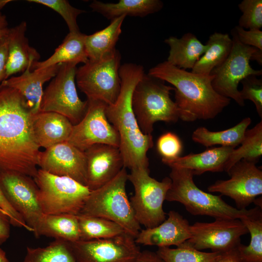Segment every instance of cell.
<instances>
[{
    "mask_svg": "<svg viewBox=\"0 0 262 262\" xmlns=\"http://www.w3.org/2000/svg\"><path fill=\"white\" fill-rule=\"evenodd\" d=\"M147 74L173 86L180 119L184 121L213 119L230 102L213 88L211 74H196L166 61L150 68Z\"/></svg>",
    "mask_w": 262,
    "mask_h": 262,
    "instance_id": "obj_3",
    "label": "cell"
},
{
    "mask_svg": "<svg viewBox=\"0 0 262 262\" xmlns=\"http://www.w3.org/2000/svg\"><path fill=\"white\" fill-rule=\"evenodd\" d=\"M171 184L166 200L180 203L193 215H207L215 219H240L245 213L246 209L234 208L220 196L206 193L198 188L191 170L179 167H171Z\"/></svg>",
    "mask_w": 262,
    "mask_h": 262,
    "instance_id": "obj_5",
    "label": "cell"
},
{
    "mask_svg": "<svg viewBox=\"0 0 262 262\" xmlns=\"http://www.w3.org/2000/svg\"><path fill=\"white\" fill-rule=\"evenodd\" d=\"M234 149L232 147H220L206 150L197 154L190 153L183 157L171 159L162 158V162L171 167L191 170L194 175L206 172L224 171L228 158Z\"/></svg>",
    "mask_w": 262,
    "mask_h": 262,
    "instance_id": "obj_23",
    "label": "cell"
},
{
    "mask_svg": "<svg viewBox=\"0 0 262 262\" xmlns=\"http://www.w3.org/2000/svg\"><path fill=\"white\" fill-rule=\"evenodd\" d=\"M128 180L134 188L130 201L139 224L148 229L164 221L166 213L163 203L171 186L170 178L165 177L158 181L150 176L148 168H137L131 170Z\"/></svg>",
    "mask_w": 262,
    "mask_h": 262,
    "instance_id": "obj_8",
    "label": "cell"
},
{
    "mask_svg": "<svg viewBox=\"0 0 262 262\" xmlns=\"http://www.w3.org/2000/svg\"><path fill=\"white\" fill-rule=\"evenodd\" d=\"M0 184L10 204L34 233L44 214L38 202V188L33 178L0 171Z\"/></svg>",
    "mask_w": 262,
    "mask_h": 262,
    "instance_id": "obj_15",
    "label": "cell"
},
{
    "mask_svg": "<svg viewBox=\"0 0 262 262\" xmlns=\"http://www.w3.org/2000/svg\"><path fill=\"white\" fill-rule=\"evenodd\" d=\"M233 46L226 60L213 69L210 74L213 76L212 84L220 95L233 99L239 105L244 106L245 101L241 97L238 84L249 75L261 76L262 70L253 69L250 65L252 54L257 49L242 44L234 30L231 32Z\"/></svg>",
    "mask_w": 262,
    "mask_h": 262,
    "instance_id": "obj_11",
    "label": "cell"
},
{
    "mask_svg": "<svg viewBox=\"0 0 262 262\" xmlns=\"http://www.w3.org/2000/svg\"><path fill=\"white\" fill-rule=\"evenodd\" d=\"M250 60L256 61L260 65H262V50L257 49L251 55Z\"/></svg>",
    "mask_w": 262,
    "mask_h": 262,
    "instance_id": "obj_47",
    "label": "cell"
},
{
    "mask_svg": "<svg viewBox=\"0 0 262 262\" xmlns=\"http://www.w3.org/2000/svg\"><path fill=\"white\" fill-rule=\"evenodd\" d=\"M0 262H10L5 252L0 248Z\"/></svg>",
    "mask_w": 262,
    "mask_h": 262,
    "instance_id": "obj_48",
    "label": "cell"
},
{
    "mask_svg": "<svg viewBox=\"0 0 262 262\" xmlns=\"http://www.w3.org/2000/svg\"><path fill=\"white\" fill-rule=\"evenodd\" d=\"M121 56L115 49L101 59L88 61L77 68L75 79L79 88L87 99L114 104L120 93L119 68Z\"/></svg>",
    "mask_w": 262,
    "mask_h": 262,
    "instance_id": "obj_9",
    "label": "cell"
},
{
    "mask_svg": "<svg viewBox=\"0 0 262 262\" xmlns=\"http://www.w3.org/2000/svg\"><path fill=\"white\" fill-rule=\"evenodd\" d=\"M30 2H33L48 7L57 13L63 18L66 22L69 32H79L77 24V17L85 11L76 8L70 5L66 0H28Z\"/></svg>",
    "mask_w": 262,
    "mask_h": 262,
    "instance_id": "obj_36",
    "label": "cell"
},
{
    "mask_svg": "<svg viewBox=\"0 0 262 262\" xmlns=\"http://www.w3.org/2000/svg\"><path fill=\"white\" fill-rule=\"evenodd\" d=\"M233 30L242 44L262 50V31L260 29L246 30L237 25Z\"/></svg>",
    "mask_w": 262,
    "mask_h": 262,
    "instance_id": "obj_40",
    "label": "cell"
},
{
    "mask_svg": "<svg viewBox=\"0 0 262 262\" xmlns=\"http://www.w3.org/2000/svg\"><path fill=\"white\" fill-rule=\"evenodd\" d=\"M190 229L191 237L187 241L195 248L221 253L236 248L241 243V237L248 232L238 219L197 222L190 225Z\"/></svg>",
    "mask_w": 262,
    "mask_h": 262,
    "instance_id": "obj_16",
    "label": "cell"
},
{
    "mask_svg": "<svg viewBox=\"0 0 262 262\" xmlns=\"http://www.w3.org/2000/svg\"><path fill=\"white\" fill-rule=\"evenodd\" d=\"M13 1L11 0H0V10L2 9L7 4Z\"/></svg>",
    "mask_w": 262,
    "mask_h": 262,
    "instance_id": "obj_49",
    "label": "cell"
},
{
    "mask_svg": "<svg viewBox=\"0 0 262 262\" xmlns=\"http://www.w3.org/2000/svg\"><path fill=\"white\" fill-rule=\"evenodd\" d=\"M119 73L120 93L114 104L107 105L106 116L119 135L124 167L148 169L147 152L153 146V137L141 131L132 107L133 92L145 73L144 69L140 65L125 63L121 65Z\"/></svg>",
    "mask_w": 262,
    "mask_h": 262,
    "instance_id": "obj_2",
    "label": "cell"
},
{
    "mask_svg": "<svg viewBox=\"0 0 262 262\" xmlns=\"http://www.w3.org/2000/svg\"><path fill=\"white\" fill-rule=\"evenodd\" d=\"M86 34L81 33H70L67 34L62 43L56 48L48 59L34 62L31 70L41 69L63 63L77 65L86 63L89 59L86 53L84 39Z\"/></svg>",
    "mask_w": 262,
    "mask_h": 262,
    "instance_id": "obj_26",
    "label": "cell"
},
{
    "mask_svg": "<svg viewBox=\"0 0 262 262\" xmlns=\"http://www.w3.org/2000/svg\"><path fill=\"white\" fill-rule=\"evenodd\" d=\"M11 225L8 217L0 209V245L5 243L10 237Z\"/></svg>",
    "mask_w": 262,
    "mask_h": 262,
    "instance_id": "obj_43",
    "label": "cell"
},
{
    "mask_svg": "<svg viewBox=\"0 0 262 262\" xmlns=\"http://www.w3.org/2000/svg\"><path fill=\"white\" fill-rule=\"evenodd\" d=\"M33 234L36 238L44 236L67 242L79 241L80 237L77 216L44 214Z\"/></svg>",
    "mask_w": 262,
    "mask_h": 262,
    "instance_id": "obj_27",
    "label": "cell"
},
{
    "mask_svg": "<svg viewBox=\"0 0 262 262\" xmlns=\"http://www.w3.org/2000/svg\"><path fill=\"white\" fill-rule=\"evenodd\" d=\"M128 173L123 167L118 174L99 188L91 191L79 214L102 217L120 225L135 238L141 230L126 191Z\"/></svg>",
    "mask_w": 262,
    "mask_h": 262,
    "instance_id": "obj_4",
    "label": "cell"
},
{
    "mask_svg": "<svg viewBox=\"0 0 262 262\" xmlns=\"http://www.w3.org/2000/svg\"><path fill=\"white\" fill-rule=\"evenodd\" d=\"M126 16L111 20L105 28L90 35H86L84 44L89 60H99L116 49L115 46L122 33V25Z\"/></svg>",
    "mask_w": 262,
    "mask_h": 262,
    "instance_id": "obj_28",
    "label": "cell"
},
{
    "mask_svg": "<svg viewBox=\"0 0 262 262\" xmlns=\"http://www.w3.org/2000/svg\"><path fill=\"white\" fill-rule=\"evenodd\" d=\"M77 216L80 240L108 239L126 233L120 225L111 220L94 216Z\"/></svg>",
    "mask_w": 262,
    "mask_h": 262,
    "instance_id": "obj_33",
    "label": "cell"
},
{
    "mask_svg": "<svg viewBox=\"0 0 262 262\" xmlns=\"http://www.w3.org/2000/svg\"><path fill=\"white\" fill-rule=\"evenodd\" d=\"M26 29V22L23 21L9 30L8 58L3 81L15 74L23 72L40 58L37 50L29 45L25 36Z\"/></svg>",
    "mask_w": 262,
    "mask_h": 262,
    "instance_id": "obj_22",
    "label": "cell"
},
{
    "mask_svg": "<svg viewBox=\"0 0 262 262\" xmlns=\"http://www.w3.org/2000/svg\"><path fill=\"white\" fill-rule=\"evenodd\" d=\"M135 262H164L156 252L141 251Z\"/></svg>",
    "mask_w": 262,
    "mask_h": 262,
    "instance_id": "obj_44",
    "label": "cell"
},
{
    "mask_svg": "<svg viewBox=\"0 0 262 262\" xmlns=\"http://www.w3.org/2000/svg\"><path fill=\"white\" fill-rule=\"evenodd\" d=\"M21 262H76L67 242L55 240L44 247H27Z\"/></svg>",
    "mask_w": 262,
    "mask_h": 262,
    "instance_id": "obj_35",
    "label": "cell"
},
{
    "mask_svg": "<svg viewBox=\"0 0 262 262\" xmlns=\"http://www.w3.org/2000/svg\"><path fill=\"white\" fill-rule=\"evenodd\" d=\"M0 209L8 217L11 225L23 228L32 232V229L26 224L20 215L13 208L6 198L0 184Z\"/></svg>",
    "mask_w": 262,
    "mask_h": 262,
    "instance_id": "obj_41",
    "label": "cell"
},
{
    "mask_svg": "<svg viewBox=\"0 0 262 262\" xmlns=\"http://www.w3.org/2000/svg\"><path fill=\"white\" fill-rule=\"evenodd\" d=\"M240 145L230 153L225 167L226 172L242 160L255 164L259 161L262 155V120L252 129L246 131Z\"/></svg>",
    "mask_w": 262,
    "mask_h": 262,
    "instance_id": "obj_32",
    "label": "cell"
},
{
    "mask_svg": "<svg viewBox=\"0 0 262 262\" xmlns=\"http://www.w3.org/2000/svg\"><path fill=\"white\" fill-rule=\"evenodd\" d=\"M242 89L240 91L243 100H249L254 104L256 111L262 118V80L255 75H249L241 82Z\"/></svg>",
    "mask_w": 262,
    "mask_h": 262,
    "instance_id": "obj_38",
    "label": "cell"
},
{
    "mask_svg": "<svg viewBox=\"0 0 262 262\" xmlns=\"http://www.w3.org/2000/svg\"><path fill=\"white\" fill-rule=\"evenodd\" d=\"M206 44L207 49L191 70L193 73L210 75L227 58L231 52L233 41L228 33L215 32L209 36Z\"/></svg>",
    "mask_w": 262,
    "mask_h": 262,
    "instance_id": "obj_29",
    "label": "cell"
},
{
    "mask_svg": "<svg viewBox=\"0 0 262 262\" xmlns=\"http://www.w3.org/2000/svg\"><path fill=\"white\" fill-rule=\"evenodd\" d=\"M156 252L164 262H214L222 253L202 252L187 241L175 248L159 247Z\"/></svg>",
    "mask_w": 262,
    "mask_h": 262,
    "instance_id": "obj_34",
    "label": "cell"
},
{
    "mask_svg": "<svg viewBox=\"0 0 262 262\" xmlns=\"http://www.w3.org/2000/svg\"><path fill=\"white\" fill-rule=\"evenodd\" d=\"M238 7L242 12L239 26L244 29H260L262 27V0H243Z\"/></svg>",
    "mask_w": 262,
    "mask_h": 262,
    "instance_id": "obj_37",
    "label": "cell"
},
{
    "mask_svg": "<svg viewBox=\"0 0 262 262\" xmlns=\"http://www.w3.org/2000/svg\"><path fill=\"white\" fill-rule=\"evenodd\" d=\"M164 6L160 0H120L116 3L93 0L89 7L108 19L122 16L144 17L156 13Z\"/></svg>",
    "mask_w": 262,
    "mask_h": 262,
    "instance_id": "obj_25",
    "label": "cell"
},
{
    "mask_svg": "<svg viewBox=\"0 0 262 262\" xmlns=\"http://www.w3.org/2000/svg\"><path fill=\"white\" fill-rule=\"evenodd\" d=\"M32 115L17 90L0 85V171L35 176L40 151Z\"/></svg>",
    "mask_w": 262,
    "mask_h": 262,
    "instance_id": "obj_1",
    "label": "cell"
},
{
    "mask_svg": "<svg viewBox=\"0 0 262 262\" xmlns=\"http://www.w3.org/2000/svg\"><path fill=\"white\" fill-rule=\"evenodd\" d=\"M8 35L0 39V82L3 80L8 58Z\"/></svg>",
    "mask_w": 262,
    "mask_h": 262,
    "instance_id": "obj_42",
    "label": "cell"
},
{
    "mask_svg": "<svg viewBox=\"0 0 262 262\" xmlns=\"http://www.w3.org/2000/svg\"><path fill=\"white\" fill-rule=\"evenodd\" d=\"M40 169L51 174L66 176L86 186V160L82 151L67 142L59 143L38 156Z\"/></svg>",
    "mask_w": 262,
    "mask_h": 262,
    "instance_id": "obj_17",
    "label": "cell"
},
{
    "mask_svg": "<svg viewBox=\"0 0 262 262\" xmlns=\"http://www.w3.org/2000/svg\"><path fill=\"white\" fill-rule=\"evenodd\" d=\"M164 41L170 48L166 61L184 70H192L208 47L191 33H186L180 38L169 36Z\"/></svg>",
    "mask_w": 262,
    "mask_h": 262,
    "instance_id": "obj_24",
    "label": "cell"
},
{
    "mask_svg": "<svg viewBox=\"0 0 262 262\" xmlns=\"http://www.w3.org/2000/svg\"><path fill=\"white\" fill-rule=\"evenodd\" d=\"M59 65L34 70H31V65L21 75L12 76L3 81L0 85L17 90L25 99L32 114H35L39 112L43 84L56 75Z\"/></svg>",
    "mask_w": 262,
    "mask_h": 262,
    "instance_id": "obj_20",
    "label": "cell"
},
{
    "mask_svg": "<svg viewBox=\"0 0 262 262\" xmlns=\"http://www.w3.org/2000/svg\"><path fill=\"white\" fill-rule=\"evenodd\" d=\"M76 66L70 63L59 65L57 73L43 91L39 109L62 115L73 125L83 118L88 105L87 100H82L77 93Z\"/></svg>",
    "mask_w": 262,
    "mask_h": 262,
    "instance_id": "obj_10",
    "label": "cell"
},
{
    "mask_svg": "<svg viewBox=\"0 0 262 262\" xmlns=\"http://www.w3.org/2000/svg\"><path fill=\"white\" fill-rule=\"evenodd\" d=\"M214 262H243L237 247L223 252Z\"/></svg>",
    "mask_w": 262,
    "mask_h": 262,
    "instance_id": "obj_45",
    "label": "cell"
},
{
    "mask_svg": "<svg viewBox=\"0 0 262 262\" xmlns=\"http://www.w3.org/2000/svg\"><path fill=\"white\" fill-rule=\"evenodd\" d=\"M256 205V206H258L261 208H262V197L259 198H256L255 200L253 202Z\"/></svg>",
    "mask_w": 262,
    "mask_h": 262,
    "instance_id": "obj_50",
    "label": "cell"
},
{
    "mask_svg": "<svg viewBox=\"0 0 262 262\" xmlns=\"http://www.w3.org/2000/svg\"><path fill=\"white\" fill-rule=\"evenodd\" d=\"M38 188V200L45 214L78 215L91 190L73 179L38 169L33 178Z\"/></svg>",
    "mask_w": 262,
    "mask_h": 262,
    "instance_id": "obj_7",
    "label": "cell"
},
{
    "mask_svg": "<svg viewBox=\"0 0 262 262\" xmlns=\"http://www.w3.org/2000/svg\"><path fill=\"white\" fill-rule=\"evenodd\" d=\"M262 208L247 210L240 220L250 234L248 246L240 243L237 247L243 262H262Z\"/></svg>",
    "mask_w": 262,
    "mask_h": 262,
    "instance_id": "obj_30",
    "label": "cell"
},
{
    "mask_svg": "<svg viewBox=\"0 0 262 262\" xmlns=\"http://www.w3.org/2000/svg\"><path fill=\"white\" fill-rule=\"evenodd\" d=\"M32 125L38 146L45 149L66 142L73 126L62 115L41 111L32 115Z\"/></svg>",
    "mask_w": 262,
    "mask_h": 262,
    "instance_id": "obj_21",
    "label": "cell"
},
{
    "mask_svg": "<svg viewBox=\"0 0 262 262\" xmlns=\"http://www.w3.org/2000/svg\"><path fill=\"white\" fill-rule=\"evenodd\" d=\"M67 243L76 262H135L141 251L135 238L127 233Z\"/></svg>",
    "mask_w": 262,
    "mask_h": 262,
    "instance_id": "obj_12",
    "label": "cell"
},
{
    "mask_svg": "<svg viewBox=\"0 0 262 262\" xmlns=\"http://www.w3.org/2000/svg\"><path fill=\"white\" fill-rule=\"evenodd\" d=\"M86 160V186L94 190L104 185L124 167L118 147L96 144L84 151Z\"/></svg>",
    "mask_w": 262,
    "mask_h": 262,
    "instance_id": "obj_18",
    "label": "cell"
},
{
    "mask_svg": "<svg viewBox=\"0 0 262 262\" xmlns=\"http://www.w3.org/2000/svg\"><path fill=\"white\" fill-rule=\"evenodd\" d=\"M168 217L160 225L141 229L135 238L137 245L156 246L158 247L180 245L190 239V225L179 213L170 211Z\"/></svg>",
    "mask_w": 262,
    "mask_h": 262,
    "instance_id": "obj_19",
    "label": "cell"
},
{
    "mask_svg": "<svg viewBox=\"0 0 262 262\" xmlns=\"http://www.w3.org/2000/svg\"><path fill=\"white\" fill-rule=\"evenodd\" d=\"M9 30L5 16L0 12V39L7 36Z\"/></svg>",
    "mask_w": 262,
    "mask_h": 262,
    "instance_id": "obj_46",
    "label": "cell"
},
{
    "mask_svg": "<svg viewBox=\"0 0 262 262\" xmlns=\"http://www.w3.org/2000/svg\"><path fill=\"white\" fill-rule=\"evenodd\" d=\"M157 148L162 158L171 159L179 157L182 151V144L175 134L167 132L158 138Z\"/></svg>",
    "mask_w": 262,
    "mask_h": 262,
    "instance_id": "obj_39",
    "label": "cell"
},
{
    "mask_svg": "<svg viewBox=\"0 0 262 262\" xmlns=\"http://www.w3.org/2000/svg\"><path fill=\"white\" fill-rule=\"evenodd\" d=\"M251 119L246 117L235 126L221 131H212L204 127L197 128L192 135V140L204 147L216 145L235 147L241 144Z\"/></svg>",
    "mask_w": 262,
    "mask_h": 262,
    "instance_id": "obj_31",
    "label": "cell"
},
{
    "mask_svg": "<svg viewBox=\"0 0 262 262\" xmlns=\"http://www.w3.org/2000/svg\"><path fill=\"white\" fill-rule=\"evenodd\" d=\"M173 87L164 82L144 74L132 94V107L141 131L151 135L157 121L175 123L179 119L178 108L170 98Z\"/></svg>",
    "mask_w": 262,
    "mask_h": 262,
    "instance_id": "obj_6",
    "label": "cell"
},
{
    "mask_svg": "<svg viewBox=\"0 0 262 262\" xmlns=\"http://www.w3.org/2000/svg\"><path fill=\"white\" fill-rule=\"evenodd\" d=\"M255 163L242 160L227 172L230 179L218 180L208 187L234 200L238 209H245L262 194V171Z\"/></svg>",
    "mask_w": 262,
    "mask_h": 262,
    "instance_id": "obj_14",
    "label": "cell"
},
{
    "mask_svg": "<svg viewBox=\"0 0 262 262\" xmlns=\"http://www.w3.org/2000/svg\"><path fill=\"white\" fill-rule=\"evenodd\" d=\"M87 100L86 113L79 123L73 126L66 142L82 151L96 144L119 148V135L106 116L107 104L98 100Z\"/></svg>",
    "mask_w": 262,
    "mask_h": 262,
    "instance_id": "obj_13",
    "label": "cell"
}]
</instances>
